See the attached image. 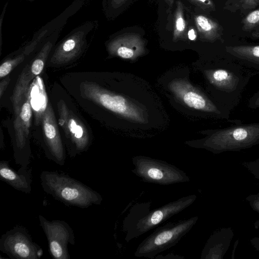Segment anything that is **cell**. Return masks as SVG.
<instances>
[{"mask_svg":"<svg viewBox=\"0 0 259 259\" xmlns=\"http://www.w3.org/2000/svg\"><path fill=\"white\" fill-rule=\"evenodd\" d=\"M225 54L224 58L208 65L204 73L212 99L231 112L251 78L258 74Z\"/></svg>","mask_w":259,"mask_h":259,"instance_id":"6da1fadb","label":"cell"},{"mask_svg":"<svg viewBox=\"0 0 259 259\" xmlns=\"http://www.w3.org/2000/svg\"><path fill=\"white\" fill-rule=\"evenodd\" d=\"M40 179L44 191L66 206L85 208L102 202L99 193L67 175L44 170Z\"/></svg>","mask_w":259,"mask_h":259,"instance_id":"7a4b0ae2","label":"cell"},{"mask_svg":"<svg viewBox=\"0 0 259 259\" xmlns=\"http://www.w3.org/2000/svg\"><path fill=\"white\" fill-rule=\"evenodd\" d=\"M198 217L176 222H168L158 226L138 246L134 256L151 259L176 245L196 223Z\"/></svg>","mask_w":259,"mask_h":259,"instance_id":"3957f363","label":"cell"},{"mask_svg":"<svg viewBox=\"0 0 259 259\" xmlns=\"http://www.w3.org/2000/svg\"><path fill=\"white\" fill-rule=\"evenodd\" d=\"M132 163V172L145 183L169 185L190 181L184 171L165 161L140 155L133 157Z\"/></svg>","mask_w":259,"mask_h":259,"instance_id":"277c9868","label":"cell"},{"mask_svg":"<svg viewBox=\"0 0 259 259\" xmlns=\"http://www.w3.org/2000/svg\"><path fill=\"white\" fill-rule=\"evenodd\" d=\"M202 147L213 149L239 148L259 143V122L236 124L207 132Z\"/></svg>","mask_w":259,"mask_h":259,"instance_id":"5b68a950","label":"cell"},{"mask_svg":"<svg viewBox=\"0 0 259 259\" xmlns=\"http://www.w3.org/2000/svg\"><path fill=\"white\" fill-rule=\"evenodd\" d=\"M196 198L195 194L189 195L150 210L125 233V240L128 242L158 227L160 224L192 204Z\"/></svg>","mask_w":259,"mask_h":259,"instance_id":"8992f818","label":"cell"},{"mask_svg":"<svg viewBox=\"0 0 259 259\" xmlns=\"http://www.w3.org/2000/svg\"><path fill=\"white\" fill-rule=\"evenodd\" d=\"M0 250L12 259H39L44 253L26 229L20 226L14 227L1 236Z\"/></svg>","mask_w":259,"mask_h":259,"instance_id":"52a82bcc","label":"cell"},{"mask_svg":"<svg viewBox=\"0 0 259 259\" xmlns=\"http://www.w3.org/2000/svg\"><path fill=\"white\" fill-rule=\"evenodd\" d=\"M38 219L47 237L51 256L56 259H70L67 247L68 244H75L73 229L62 220L50 221L41 214L38 215Z\"/></svg>","mask_w":259,"mask_h":259,"instance_id":"ba28073f","label":"cell"},{"mask_svg":"<svg viewBox=\"0 0 259 259\" xmlns=\"http://www.w3.org/2000/svg\"><path fill=\"white\" fill-rule=\"evenodd\" d=\"M84 94L106 109L138 122L143 121L142 111L122 96L114 94L93 83H85Z\"/></svg>","mask_w":259,"mask_h":259,"instance_id":"9c48e42d","label":"cell"},{"mask_svg":"<svg viewBox=\"0 0 259 259\" xmlns=\"http://www.w3.org/2000/svg\"><path fill=\"white\" fill-rule=\"evenodd\" d=\"M170 88L188 106L204 112L211 117L229 120L231 112L221 107L213 99L194 89L187 82L176 80L172 82Z\"/></svg>","mask_w":259,"mask_h":259,"instance_id":"30bf717a","label":"cell"},{"mask_svg":"<svg viewBox=\"0 0 259 259\" xmlns=\"http://www.w3.org/2000/svg\"><path fill=\"white\" fill-rule=\"evenodd\" d=\"M59 123L70 142L69 153L73 157L88 149L90 143L89 137L83 125L70 114L64 103L59 104Z\"/></svg>","mask_w":259,"mask_h":259,"instance_id":"8fae6325","label":"cell"},{"mask_svg":"<svg viewBox=\"0 0 259 259\" xmlns=\"http://www.w3.org/2000/svg\"><path fill=\"white\" fill-rule=\"evenodd\" d=\"M42 126L47 157L57 164L63 166L66 159L65 149L51 105L45 110Z\"/></svg>","mask_w":259,"mask_h":259,"instance_id":"7c38bea8","label":"cell"},{"mask_svg":"<svg viewBox=\"0 0 259 259\" xmlns=\"http://www.w3.org/2000/svg\"><path fill=\"white\" fill-rule=\"evenodd\" d=\"M93 27V24L89 23L71 32L56 50L52 61L62 63L75 57L86 45L87 36Z\"/></svg>","mask_w":259,"mask_h":259,"instance_id":"4fadbf2b","label":"cell"},{"mask_svg":"<svg viewBox=\"0 0 259 259\" xmlns=\"http://www.w3.org/2000/svg\"><path fill=\"white\" fill-rule=\"evenodd\" d=\"M108 48L111 54L127 59H136L145 51L144 40L136 33H125L115 37Z\"/></svg>","mask_w":259,"mask_h":259,"instance_id":"5bb4252c","label":"cell"},{"mask_svg":"<svg viewBox=\"0 0 259 259\" xmlns=\"http://www.w3.org/2000/svg\"><path fill=\"white\" fill-rule=\"evenodd\" d=\"M0 179L15 189L26 194L31 191V170L28 167L20 166L16 171L6 160L0 161Z\"/></svg>","mask_w":259,"mask_h":259,"instance_id":"9a60e30c","label":"cell"},{"mask_svg":"<svg viewBox=\"0 0 259 259\" xmlns=\"http://www.w3.org/2000/svg\"><path fill=\"white\" fill-rule=\"evenodd\" d=\"M225 53L259 74V45H227Z\"/></svg>","mask_w":259,"mask_h":259,"instance_id":"2e32d148","label":"cell"},{"mask_svg":"<svg viewBox=\"0 0 259 259\" xmlns=\"http://www.w3.org/2000/svg\"><path fill=\"white\" fill-rule=\"evenodd\" d=\"M194 22L201 38L205 41L224 42L223 29L220 24L213 19L204 15L194 16Z\"/></svg>","mask_w":259,"mask_h":259,"instance_id":"e0dca14e","label":"cell"},{"mask_svg":"<svg viewBox=\"0 0 259 259\" xmlns=\"http://www.w3.org/2000/svg\"><path fill=\"white\" fill-rule=\"evenodd\" d=\"M151 201L139 203L133 205L123 221V231H130L137 222L150 210Z\"/></svg>","mask_w":259,"mask_h":259,"instance_id":"ac0fdd59","label":"cell"},{"mask_svg":"<svg viewBox=\"0 0 259 259\" xmlns=\"http://www.w3.org/2000/svg\"><path fill=\"white\" fill-rule=\"evenodd\" d=\"M174 20L173 40L176 41L185 37L187 33L183 6L180 1H177L176 3Z\"/></svg>","mask_w":259,"mask_h":259,"instance_id":"d6986e66","label":"cell"},{"mask_svg":"<svg viewBox=\"0 0 259 259\" xmlns=\"http://www.w3.org/2000/svg\"><path fill=\"white\" fill-rule=\"evenodd\" d=\"M259 5V0H226L225 9L232 12L242 13L252 11Z\"/></svg>","mask_w":259,"mask_h":259,"instance_id":"ffe728a7","label":"cell"},{"mask_svg":"<svg viewBox=\"0 0 259 259\" xmlns=\"http://www.w3.org/2000/svg\"><path fill=\"white\" fill-rule=\"evenodd\" d=\"M26 74V71L22 72L13 94V103L16 114H18L20 111L21 108L19 107L20 103L23 94L26 92L29 82L28 79H30V78H27Z\"/></svg>","mask_w":259,"mask_h":259,"instance_id":"44dd1931","label":"cell"},{"mask_svg":"<svg viewBox=\"0 0 259 259\" xmlns=\"http://www.w3.org/2000/svg\"><path fill=\"white\" fill-rule=\"evenodd\" d=\"M242 29L245 31H259V7L249 12L242 20Z\"/></svg>","mask_w":259,"mask_h":259,"instance_id":"7402d4cb","label":"cell"},{"mask_svg":"<svg viewBox=\"0 0 259 259\" xmlns=\"http://www.w3.org/2000/svg\"><path fill=\"white\" fill-rule=\"evenodd\" d=\"M23 56H21L15 59L8 60L4 62L0 66V77H4L8 75L14 66L23 59Z\"/></svg>","mask_w":259,"mask_h":259,"instance_id":"603a6c76","label":"cell"},{"mask_svg":"<svg viewBox=\"0 0 259 259\" xmlns=\"http://www.w3.org/2000/svg\"><path fill=\"white\" fill-rule=\"evenodd\" d=\"M197 7L207 12H213L215 7L212 0H188Z\"/></svg>","mask_w":259,"mask_h":259,"instance_id":"cb8c5ba5","label":"cell"},{"mask_svg":"<svg viewBox=\"0 0 259 259\" xmlns=\"http://www.w3.org/2000/svg\"><path fill=\"white\" fill-rule=\"evenodd\" d=\"M248 107L251 109L259 108V90L249 98Z\"/></svg>","mask_w":259,"mask_h":259,"instance_id":"d4e9b609","label":"cell"},{"mask_svg":"<svg viewBox=\"0 0 259 259\" xmlns=\"http://www.w3.org/2000/svg\"><path fill=\"white\" fill-rule=\"evenodd\" d=\"M184 258L183 256L174 253H169L165 255H157L154 257V258L156 259H183Z\"/></svg>","mask_w":259,"mask_h":259,"instance_id":"484cf974","label":"cell"},{"mask_svg":"<svg viewBox=\"0 0 259 259\" xmlns=\"http://www.w3.org/2000/svg\"><path fill=\"white\" fill-rule=\"evenodd\" d=\"M187 36L189 40L191 41L195 40L197 37V32L196 30L193 27H190L187 33Z\"/></svg>","mask_w":259,"mask_h":259,"instance_id":"4316f807","label":"cell"},{"mask_svg":"<svg viewBox=\"0 0 259 259\" xmlns=\"http://www.w3.org/2000/svg\"><path fill=\"white\" fill-rule=\"evenodd\" d=\"M128 0H111V6L114 8H118L124 4Z\"/></svg>","mask_w":259,"mask_h":259,"instance_id":"83f0119b","label":"cell"},{"mask_svg":"<svg viewBox=\"0 0 259 259\" xmlns=\"http://www.w3.org/2000/svg\"><path fill=\"white\" fill-rule=\"evenodd\" d=\"M166 4L168 9L167 10V13H169L171 12V10L173 7L174 0H164Z\"/></svg>","mask_w":259,"mask_h":259,"instance_id":"f1b7e54d","label":"cell"},{"mask_svg":"<svg viewBox=\"0 0 259 259\" xmlns=\"http://www.w3.org/2000/svg\"><path fill=\"white\" fill-rule=\"evenodd\" d=\"M28 1H35V0H28Z\"/></svg>","mask_w":259,"mask_h":259,"instance_id":"f546056e","label":"cell"}]
</instances>
